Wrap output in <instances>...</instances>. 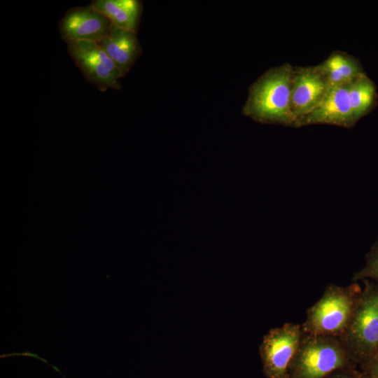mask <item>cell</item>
<instances>
[{
	"label": "cell",
	"instance_id": "cell-1",
	"mask_svg": "<svg viewBox=\"0 0 378 378\" xmlns=\"http://www.w3.org/2000/svg\"><path fill=\"white\" fill-rule=\"evenodd\" d=\"M293 74L288 64L267 71L249 88L242 113L262 123L295 126L290 108Z\"/></svg>",
	"mask_w": 378,
	"mask_h": 378
},
{
	"label": "cell",
	"instance_id": "cell-2",
	"mask_svg": "<svg viewBox=\"0 0 378 378\" xmlns=\"http://www.w3.org/2000/svg\"><path fill=\"white\" fill-rule=\"evenodd\" d=\"M354 366L338 337L303 332L289 368V378H324L337 370Z\"/></svg>",
	"mask_w": 378,
	"mask_h": 378
},
{
	"label": "cell",
	"instance_id": "cell-3",
	"mask_svg": "<svg viewBox=\"0 0 378 378\" xmlns=\"http://www.w3.org/2000/svg\"><path fill=\"white\" fill-rule=\"evenodd\" d=\"M358 286L329 284L307 312L304 333L339 337L346 328L359 296Z\"/></svg>",
	"mask_w": 378,
	"mask_h": 378
},
{
	"label": "cell",
	"instance_id": "cell-4",
	"mask_svg": "<svg viewBox=\"0 0 378 378\" xmlns=\"http://www.w3.org/2000/svg\"><path fill=\"white\" fill-rule=\"evenodd\" d=\"M354 364H364L378 349V288L360 293L349 322L338 337Z\"/></svg>",
	"mask_w": 378,
	"mask_h": 378
},
{
	"label": "cell",
	"instance_id": "cell-5",
	"mask_svg": "<svg viewBox=\"0 0 378 378\" xmlns=\"http://www.w3.org/2000/svg\"><path fill=\"white\" fill-rule=\"evenodd\" d=\"M302 335L301 325L286 323L263 337L259 350L265 378H289V368Z\"/></svg>",
	"mask_w": 378,
	"mask_h": 378
},
{
	"label": "cell",
	"instance_id": "cell-6",
	"mask_svg": "<svg viewBox=\"0 0 378 378\" xmlns=\"http://www.w3.org/2000/svg\"><path fill=\"white\" fill-rule=\"evenodd\" d=\"M67 51L86 80L101 92L120 90L122 74L97 43L66 42Z\"/></svg>",
	"mask_w": 378,
	"mask_h": 378
},
{
	"label": "cell",
	"instance_id": "cell-7",
	"mask_svg": "<svg viewBox=\"0 0 378 378\" xmlns=\"http://www.w3.org/2000/svg\"><path fill=\"white\" fill-rule=\"evenodd\" d=\"M111 27L110 20L90 4L69 9L58 26L60 36L65 43L78 41L99 43L108 34Z\"/></svg>",
	"mask_w": 378,
	"mask_h": 378
},
{
	"label": "cell",
	"instance_id": "cell-8",
	"mask_svg": "<svg viewBox=\"0 0 378 378\" xmlns=\"http://www.w3.org/2000/svg\"><path fill=\"white\" fill-rule=\"evenodd\" d=\"M324 74L317 68H302L294 71L290 93V108L295 126L320 103L328 87Z\"/></svg>",
	"mask_w": 378,
	"mask_h": 378
},
{
	"label": "cell",
	"instance_id": "cell-9",
	"mask_svg": "<svg viewBox=\"0 0 378 378\" xmlns=\"http://www.w3.org/2000/svg\"><path fill=\"white\" fill-rule=\"evenodd\" d=\"M354 123L348 84H329L320 103L299 121L298 126L330 124L349 127Z\"/></svg>",
	"mask_w": 378,
	"mask_h": 378
},
{
	"label": "cell",
	"instance_id": "cell-10",
	"mask_svg": "<svg viewBox=\"0 0 378 378\" xmlns=\"http://www.w3.org/2000/svg\"><path fill=\"white\" fill-rule=\"evenodd\" d=\"M123 76L131 69L141 53L136 32L112 24L110 32L99 43Z\"/></svg>",
	"mask_w": 378,
	"mask_h": 378
},
{
	"label": "cell",
	"instance_id": "cell-11",
	"mask_svg": "<svg viewBox=\"0 0 378 378\" xmlns=\"http://www.w3.org/2000/svg\"><path fill=\"white\" fill-rule=\"evenodd\" d=\"M90 5L105 15L116 27L136 32L142 13L137 0H94Z\"/></svg>",
	"mask_w": 378,
	"mask_h": 378
},
{
	"label": "cell",
	"instance_id": "cell-12",
	"mask_svg": "<svg viewBox=\"0 0 378 378\" xmlns=\"http://www.w3.org/2000/svg\"><path fill=\"white\" fill-rule=\"evenodd\" d=\"M317 68L330 85L349 84L363 74L356 60L340 53L332 54Z\"/></svg>",
	"mask_w": 378,
	"mask_h": 378
},
{
	"label": "cell",
	"instance_id": "cell-13",
	"mask_svg": "<svg viewBox=\"0 0 378 378\" xmlns=\"http://www.w3.org/2000/svg\"><path fill=\"white\" fill-rule=\"evenodd\" d=\"M348 90L353 117L356 122L372 105L375 88L372 82L362 74L348 84Z\"/></svg>",
	"mask_w": 378,
	"mask_h": 378
},
{
	"label": "cell",
	"instance_id": "cell-14",
	"mask_svg": "<svg viewBox=\"0 0 378 378\" xmlns=\"http://www.w3.org/2000/svg\"><path fill=\"white\" fill-rule=\"evenodd\" d=\"M371 278L378 279V241L367 256L365 267L353 277V281Z\"/></svg>",
	"mask_w": 378,
	"mask_h": 378
},
{
	"label": "cell",
	"instance_id": "cell-15",
	"mask_svg": "<svg viewBox=\"0 0 378 378\" xmlns=\"http://www.w3.org/2000/svg\"><path fill=\"white\" fill-rule=\"evenodd\" d=\"M359 374L354 369V368H344L337 370L324 378H360Z\"/></svg>",
	"mask_w": 378,
	"mask_h": 378
},
{
	"label": "cell",
	"instance_id": "cell-16",
	"mask_svg": "<svg viewBox=\"0 0 378 378\" xmlns=\"http://www.w3.org/2000/svg\"><path fill=\"white\" fill-rule=\"evenodd\" d=\"M364 365H366L367 374L378 378V349L372 358Z\"/></svg>",
	"mask_w": 378,
	"mask_h": 378
},
{
	"label": "cell",
	"instance_id": "cell-17",
	"mask_svg": "<svg viewBox=\"0 0 378 378\" xmlns=\"http://www.w3.org/2000/svg\"><path fill=\"white\" fill-rule=\"evenodd\" d=\"M360 378H377V377L366 374H360Z\"/></svg>",
	"mask_w": 378,
	"mask_h": 378
}]
</instances>
